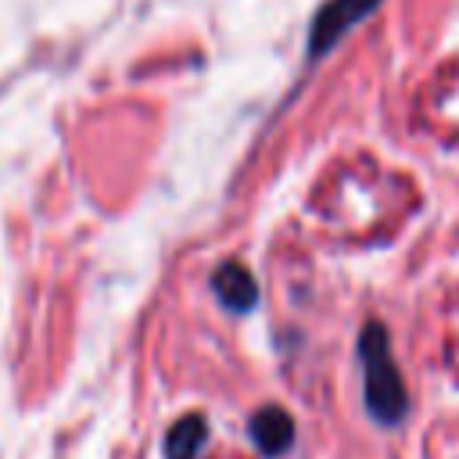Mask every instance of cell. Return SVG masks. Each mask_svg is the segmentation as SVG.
Masks as SVG:
<instances>
[{
    "label": "cell",
    "instance_id": "6da1fadb",
    "mask_svg": "<svg viewBox=\"0 0 459 459\" xmlns=\"http://www.w3.org/2000/svg\"><path fill=\"white\" fill-rule=\"evenodd\" d=\"M359 355L366 366V405L380 423H398L405 416V387L398 377V366L391 359V344L380 323H366L359 337Z\"/></svg>",
    "mask_w": 459,
    "mask_h": 459
},
{
    "label": "cell",
    "instance_id": "7a4b0ae2",
    "mask_svg": "<svg viewBox=\"0 0 459 459\" xmlns=\"http://www.w3.org/2000/svg\"><path fill=\"white\" fill-rule=\"evenodd\" d=\"M380 0H326V7L316 14L312 22V36H308V54L319 57L326 47H333L355 22H362Z\"/></svg>",
    "mask_w": 459,
    "mask_h": 459
},
{
    "label": "cell",
    "instance_id": "3957f363",
    "mask_svg": "<svg viewBox=\"0 0 459 459\" xmlns=\"http://www.w3.org/2000/svg\"><path fill=\"white\" fill-rule=\"evenodd\" d=\"M212 287H215L219 301H222L230 312H247V308H255V301H258V283H255L251 269L240 265V262H222V265L215 269V276H212Z\"/></svg>",
    "mask_w": 459,
    "mask_h": 459
},
{
    "label": "cell",
    "instance_id": "277c9868",
    "mask_svg": "<svg viewBox=\"0 0 459 459\" xmlns=\"http://www.w3.org/2000/svg\"><path fill=\"white\" fill-rule=\"evenodd\" d=\"M251 437H255V445H258L265 455H280V452H287L290 441H294V420H290L283 409L265 405V409H258L255 420H251Z\"/></svg>",
    "mask_w": 459,
    "mask_h": 459
},
{
    "label": "cell",
    "instance_id": "5b68a950",
    "mask_svg": "<svg viewBox=\"0 0 459 459\" xmlns=\"http://www.w3.org/2000/svg\"><path fill=\"white\" fill-rule=\"evenodd\" d=\"M204 430L208 427L201 416H183L165 437V455L169 459H197V452L204 445Z\"/></svg>",
    "mask_w": 459,
    "mask_h": 459
}]
</instances>
